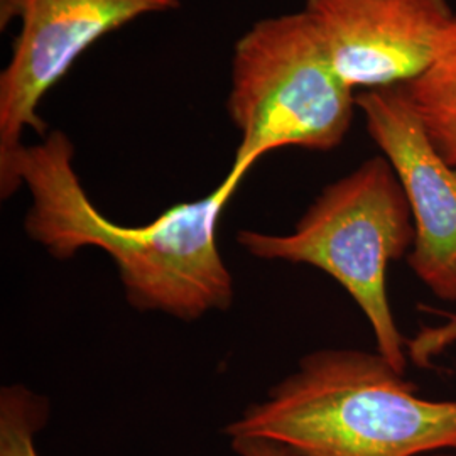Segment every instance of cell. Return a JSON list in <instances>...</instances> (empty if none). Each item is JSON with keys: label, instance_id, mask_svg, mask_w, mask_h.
Instances as JSON below:
<instances>
[{"label": "cell", "instance_id": "6da1fadb", "mask_svg": "<svg viewBox=\"0 0 456 456\" xmlns=\"http://www.w3.org/2000/svg\"><path fill=\"white\" fill-rule=\"evenodd\" d=\"M66 134L49 132L0 167L2 198L24 184L31 207L24 230L58 261L95 247L110 256L126 299L139 311L193 322L233 301V279L216 244V225L242 181L225 176L210 195L178 203L146 225H120L97 210L73 166Z\"/></svg>", "mask_w": 456, "mask_h": 456}, {"label": "cell", "instance_id": "7a4b0ae2", "mask_svg": "<svg viewBox=\"0 0 456 456\" xmlns=\"http://www.w3.org/2000/svg\"><path fill=\"white\" fill-rule=\"evenodd\" d=\"M289 456H426L456 452V401H433L379 352L318 350L224 429Z\"/></svg>", "mask_w": 456, "mask_h": 456}, {"label": "cell", "instance_id": "3957f363", "mask_svg": "<svg viewBox=\"0 0 456 456\" xmlns=\"http://www.w3.org/2000/svg\"><path fill=\"white\" fill-rule=\"evenodd\" d=\"M237 242L262 261L308 264L333 277L365 314L377 352L397 372H406L408 340L392 313L387 271L411 252L414 222L384 156L328 184L291 233L240 230Z\"/></svg>", "mask_w": 456, "mask_h": 456}, {"label": "cell", "instance_id": "277c9868", "mask_svg": "<svg viewBox=\"0 0 456 456\" xmlns=\"http://www.w3.org/2000/svg\"><path fill=\"white\" fill-rule=\"evenodd\" d=\"M355 98L305 11L254 24L233 51L227 109L240 144L228 176L244 180L262 156L282 147L337 149L350 131Z\"/></svg>", "mask_w": 456, "mask_h": 456}, {"label": "cell", "instance_id": "5b68a950", "mask_svg": "<svg viewBox=\"0 0 456 456\" xmlns=\"http://www.w3.org/2000/svg\"><path fill=\"white\" fill-rule=\"evenodd\" d=\"M178 0H0V26L20 22L0 75V167L28 129L46 135L39 103L86 49L137 17L173 11Z\"/></svg>", "mask_w": 456, "mask_h": 456}, {"label": "cell", "instance_id": "8992f818", "mask_svg": "<svg viewBox=\"0 0 456 456\" xmlns=\"http://www.w3.org/2000/svg\"><path fill=\"white\" fill-rule=\"evenodd\" d=\"M355 103L412 213L411 271L436 297L456 301L455 166L441 156L424 132L403 86L363 90Z\"/></svg>", "mask_w": 456, "mask_h": 456}, {"label": "cell", "instance_id": "52a82bcc", "mask_svg": "<svg viewBox=\"0 0 456 456\" xmlns=\"http://www.w3.org/2000/svg\"><path fill=\"white\" fill-rule=\"evenodd\" d=\"M303 11L337 77L354 92L421 77L456 17L446 0H306Z\"/></svg>", "mask_w": 456, "mask_h": 456}, {"label": "cell", "instance_id": "ba28073f", "mask_svg": "<svg viewBox=\"0 0 456 456\" xmlns=\"http://www.w3.org/2000/svg\"><path fill=\"white\" fill-rule=\"evenodd\" d=\"M401 86L431 142L456 167V17L433 65Z\"/></svg>", "mask_w": 456, "mask_h": 456}, {"label": "cell", "instance_id": "9c48e42d", "mask_svg": "<svg viewBox=\"0 0 456 456\" xmlns=\"http://www.w3.org/2000/svg\"><path fill=\"white\" fill-rule=\"evenodd\" d=\"M45 397L24 386H9L0 392V456H39L36 435L48 423Z\"/></svg>", "mask_w": 456, "mask_h": 456}, {"label": "cell", "instance_id": "30bf717a", "mask_svg": "<svg viewBox=\"0 0 456 456\" xmlns=\"http://www.w3.org/2000/svg\"><path fill=\"white\" fill-rule=\"evenodd\" d=\"M440 313H443L444 322L438 325L424 326L408 340V357L419 369L433 367L435 360L456 343V311Z\"/></svg>", "mask_w": 456, "mask_h": 456}, {"label": "cell", "instance_id": "8fae6325", "mask_svg": "<svg viewBox=\"0 0 456 456\" xmlns=\"http://www.w3.org/2000/svg\"><path fill=\"white\" fill-rule=\"evenodd\" d=\"M230 444L239 456H289L276 443L262 438H232Z\"/></svg>", "mask_w": 456, "mask_h": 456}, {"label": "cell", "instance_id": "7c38bea8", "mask_svg": "<svg viewBox=\"0 0 456 456\" xmlns=\"http://www.w3.org/2000/svg\"><path fill=\"white\" fill-rule=\"evenodd\" d=\"M426 456H456V453H452V452H441V453H433V455Z\"/></svg>", "mask_w": 456, "mask_h": 456}]
</instances>
